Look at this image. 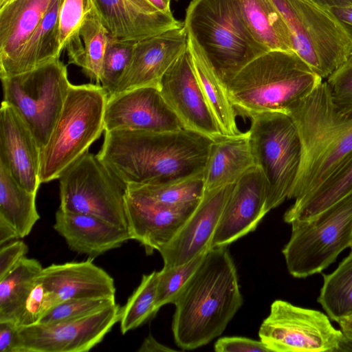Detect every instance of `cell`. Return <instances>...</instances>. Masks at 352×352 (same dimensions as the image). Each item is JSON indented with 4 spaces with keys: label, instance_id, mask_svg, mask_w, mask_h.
Here are the masks:
<instances>
[{
    "label": "cell",
    "instance_id": "obj_35",
    "mask_svg": "<svg viewBox=\"0 0 352 352\" xmlns=\"http://www.w3.org/2000/svg\"><path fill=\"white\" fill-rule=\"evenodd\" d=\"M126 186H131L154 201L169 207L198 201L204 192L203 175L163 185Z\"/></svg>",
    "mask_w": 352,
    "mask_h": 352
},
{
    "label": "cell",
    "instance_id": "obj_26",
    "mask_svg": "<svg viewBox=\"0 0 352 352\" xmlns=\"http://www.w3.org/2000/svg\"><path fill=\"white\" fill-rule=\"evenodd\" d=\"M56 0H12L0 8V63L23 45Z\"/></svg>",
    "mask_w": 352,
    "mask_h": 352
},
{
    "label": "cell",
    "instance_id": "obj_24",
    "mask_svg": "<svg viewBox=\"0 0 352 352\" xmlns=\"http://www.w3.org/2000/svg\"><path fill=\"white\" fill-rule=\"evenodd\" d=\"M61 2L56 0L23 45L0 63V77L25 73L60 58L58 16Z\"/></svg>",
    "mask_w": 352,
    "mask_h": 352
},
{
    "label": "cell",
    "instance_id": "obj_25",
    "mask_svg": "<svg viewBox=\"0 0 352 352\" xmlns=\"http://www.w3.org/2000/svg\"><path fill=\"white\" fill-rule=\"evenodd\" d=\"M254 166L248 131L212 141L203 173L204 190L233 184Z\"/></svg>",
    "mask_w": 352,
    "mask_h": 352
},
{
    "label": "cell",
    "instance_id": "obj_37",
    "mask_svg": "<svg viewBox=\"0 0 352 352\" xmlns=\"http://www.w3.org/2000/svg\"><path fill=\"white\" fill-rule=\"evenodd\" d=\"M116 303L111 298H74L65 300L48 310L38 323L50 324L83 318Z\"/></svg>",
    "mask_w": 352,
    "mask_h": 352
},
{
    "label": "cell",
    "instance_id": "obj_9",
    "mask_svg": "<svg viewBox=\"0 0 352 352\" xmlns=\"http://www.w3.org/2000/svg\"><path fill=\"white\" fill-rule=\"evenodd\" d=\"M290 32L294 52L322 79L352 54V41L331 14L312 0H272Z\"/></svg>",
    "mask_w": 352,
    "mask_h": 352
},
{
    "label": "cell",
    "instance_id": "obj_31",
    "mask_svg": "<svg viewBox=\"0 0 352 352\" xmlns=\"http://www.w3.org/2000/svg\"><path fill=\"white\" fill-rule=\"evenodd\" d=\"M36 195L22 188L0 165V220L10 225L19 238H24L40 219Z\"/></svg>",
    "mask_w": 352,
    "mask_h": 352
},
{
    "label": "cell",
    "instance_id": "obj_6",
    "mask_svg": "<svg viewBox=\"0 0 352 352\" xmlns=\"http://www.w3.org/2000/svg\"><path fill=\"white\" fill-rule=\"evenodd\" d=\"M108 93L98 84H71L47 144L41 149V184L58 179L104 131Z\"/></svg>",
    "mask_w": 352,
    "mask_h": 352
},
{
    "label": "cell",
    "instance_id": "obj_39",
    "mask_svg": "<svg viewBox=\"0 0 352 352\" xmlns=\"http://www.w3.org/2000/svg\"><path fill=\"white\" fill-rule=\"evenodd\" d=\"M91 8L89 0H62L58 16L61 52L69 39L79 30Z\"/></svg>",
    "mask_w": 352,
    "mask_h": 352
},
{
    "label": "cell",
    "instance_id": "obj_11",
    "mask_svg": "<svg viewBox=\"0 0 352 352\" xmlns=\"http://www.w3.org/2000/svg\"><path fill=\"white\" fill-rule=\"evenodd\" d=\"M63 211L89 214L127 230L126 185L89 151L58 178Z\"/></svg>",
    "mask_w": 352,
    "mask_h": 352
},
{
    "label": "cell",
    "instance_id": "obj_38",
    "mask_svg": "<svg viewBox=\"0 0 352 352\" xmlns=\"http://www.w3.org/2000/svg\"><path fill=\"white\" fill-rule=\"evenodd\" d=\"M135 41L110 36L104 55L100 85L109 95L113 94L131 56Z\"/></svg>",
    "mask_w": 352,
    "mask_h": 352
},
{
    "label": "cell",
    "instance_id": "obj_28",
    "mask_svg": "<svg viewBox=\"0 0 352 352\" xmlns=\"http://www.w3.org/2000/svg\"><path fill=\"white\" fill-rule=\"evenodd\" d=\"M188 47L191 53L197 81L222 134L226 137H237L242 135L243 132L237 126V114L230 100L226 86L188 38Z\"/></svg>",
    "mask_w": 352,
    "mask_h": 352
},
{
    "label": "cell",
    "instance_id": "obj_32",
    "mask_svg": "<svg viewBox=\"0 0 352 352\" xmlns=\"http://www.w3.org/2000/svg\"><path fill=\"white\" fill-rule=\"evenodd\" d=\"M43 268L37 260L25 256L0 280V322H13L16 324Z\"/></svg>",
    "mask_w": 352,
    "mask_h": 352
},
{
    "label": "cell",
    "instance_id": "obj_27",
    "mask_svg": "<svg viewBox=\"0 0 352 352\" xmlns=\"http://www.w3.org/2000/svg\"><path fill=\"white\" fill-rule=\"evenodd\" d=\"M109 38L110 34L91 7L65 48L69 63L80 67L85 76L98 85Z\"/></svg>",
    "mask_w": 352,
    "mask_h": 352
},
{
    "label": "cell",
    "instance_id": "obj_8",
    "mask_svg": "<svg viewBox=\"0 0 352 352\" xmlns=\"http://www.w3.org/2000/svg\"><path fill=\"white\" fill-rule=\"evenodd\" d=\"M290 224L282 250L289 273L304 278L322 272L352 248V192L315 217Z\"/></svg>",
    "mask_w": 352,
    "mask_h": 352
},
{
    "label": "cell",
    "instance_id": "obj_23",
    "mask_svg": "<svg viewBox=\"0 0 352 352\" xmlns=\"http://www.w3.org/2000/svg\"><path fill=\"white\" fill-rule=\"evenodd\" d=\"M54 228L72 250L93 257L117 248L131 239L127 230L92 215L65 212L59 208L56 212Z\"/></svg>",
    "mask_w": 352,
    "mask_h": 352
},
{
    "label": "cell",
    "instance_id": "obj_42",
    "mask_svg": "<svg viewBox=\"0 0 352 352\" xmlns=\"http://www.w3.org/2000/svg\"><path fill=\"white\" fill-rule=\"evenodd\" d=\"M217 352H270L261 340H255L245 337H223L214 344Z\"/></svg>",
    "mask_w": 352,
    "mask_h": 352
},
{
    "label": "cell",
    "instance_id": "obj_52",
    "mask_svg": "<svg viewBox=\"0 0 352 352\" xmlns=\"http://www.w3.org/2000/svg\"><path fill=\"white\" fill-rule=\"evenodd\" d=\"M2 0H0V1H1Z\"/></svg>",
    "mask_w": 352,
    "mask_h": 352
},
{
    "label": "cell",
    "instance_id": "obj_30",
    "mask_svg": "<svg viewBox=\"0 0 352 352\" xmlns=\"http://www.w3.org/2000/svg\"><path fill=\"white\" fill-rule=\"evenodd\" d=\"M241 6L250 30L269 51L294 52L290 32L272 0H241Z\"/></svg>",
    "mask_w": 352,
    "mask_h": 352
},
{
    "label": "cell",
    "instance_id": "obj_4",
    "mask_svg": "<svg viewBox=\"0 0 352 352\" xmlns=\"http://www.w3.org/2000/svg\"><path fill=\"white\" fill-rule=\"evenodd\" d=\"M296 53L273 50L244 67L226 85L237 115L289 112L321 82Z\"/></svg>",
    "mask_w": 352,
    "mask_h": 352
},
{
    "label": "cell",
    "instance_id": "obj_47",
    "mask_svg": "<svg viewBox=\"0 0 352 352\" xmlns=\"http://www.w3.org/2000/svg\"><path fill=\"white\" fill-rule=\"evenodd\" d=\"M19 239L16 230L8 223L0 220V244L3 245L8 241Z\"/></svg>",
    "mask_w": 352,
    "mask_h": 352
},
{
    "label": "cell",
    "instance_id": "obj_40",
    "mask_svg": "<svg viewBox=\"0 0 352 352\" xmlns=\"http://www.w3.org/2000/svg\"><path fill=\"white\" fill-rule=\"evenodd\" d=\"M326 82L336 106L344 112L352 113V54Z\"/></svg>",
    "mask_w": 352,
    "mask_h": 352
},
{
    "label": "cell",
    "instance_id": "obj_49",
    "mask_svg": "<svg viewBox=\"0 0 352 352\" xmlns=\"http://www.w3.org/2000/svg\"><path fill=\"white\" fill-rule=\"evenodd\" d=\"M157 10L164 13H172L170 11V0H147Z\"/></svg>",
    "mask_w": 352,
    "mask_h": 352
},
{
    "label": "cell",
    "instance_id": "obj_33",
    "mask_svg": "<svg viewBox=\"0 0 352 352\" xmlns=\"http://www.w3.org/2000/svg\"><path fill=\"white\" fill-rule=\"evenodd\" d=\"M331 274H323L318 302L329 318L338 323L352 318V248Z\"/></svg>",
    "mask_w": 352,
    "mask_h": 352
},
{
    "label": "cell",
    "instance_id": "obj_16",
    "mask_svg": "<svg viewBox=\"0 0 352 352\" xmlns=\"http://www.w3.org/2000/svg\"><path fill=\"white\" fill-rule=\"evenodd\" d=\"M199 201L169 207L126 186L124 208L130 239L140 242L147 254L159 252L176 235Z\"/></svg>",
    "mask_w": 352,
    "mask_h": 352
},
{
    "label": "cell",
    "instance_id": "obj_19",
    "mask_svg": "<svg viewBox=\"0 0 352 352\" xmlns=\"http://www.w3.org/2000/svg\"><path fill=\"white\" fill-rule=\"evenodd\" d=\"M266 182L254 166L234 183L212 238L211 248L229 245L254 230L265 210Z\"/></svg>",
    "mask_w": 352,
    "mask_h": 352
},
{
    "label": "cell",
    "instance_id": "obj_48",
    "mask_svg": "<svg viewBox=\"0 0 352 352\" xmlns=\"http://www.w3.org/2000/svg\"><path fill=\"white\" fill-rule=\"evenodd\" d=\"M320 6L328 10L332 7L352 6V0H312Z\"/></svg>",
    "mask_w": 352,
    "mask_h": 352
},
{
    "label": "cell",
    "instance_id": "obj_3",
    "mask_svg": "<svg viewBox=\"0 0 352 352\" xmlns=\"http://www.w3.org/2000/svg\"><path fill=\"white\" fill-rule=\"evenodd\" d=\"M300 139V168L289 199L297 201L315 191L352 153V113L333 102L326 81L288 114Z\"/></svg>",
    "mask_w": 352,
    "mask_h": 352
},
{
    "label": "cell",
    "instance_id": "obj_41",
    "mask_svg": "<svg viewBox=\"0 0 352 352\" xmlns=\"http://www.w3.org/2000/svg\"><path fill=\"white\" fill-rule=\"evenodd\" d=\"M47 311L45 290L37 278L25 301L16 325L22 327L37 324Z\"/></svg>",
    "mask_w": 352,
    "mask_h": 352
},
{
    "label": "cell",
    "instance_id": "obj_50",
    "mask_svg": "<svg viewBox=\"0 0 352 352\" xmlns=\"http://www.w3.org/2000/svg\"><path fill=\"white\" fill-rule=\"evenodd\" d=\"M338 324L345 336L352 340V318L343 320Z\"/></svg>",
    "mask_w": 352,
    "mask_h": 352
},
{
    "label": "cell",
    "instance_id": "obj_22",
    "mask_svg": "<svg viewBox=\"0 0 352 352\" xmlns=\"http://www.w3.org/2000/svg\"><path fill=\"white\" fill-rule=\"evenodd\" d=\"M92 261L52 264L43 268L37 278L45 290L47 311L70 298H115L113 278Z\"/></svg>",
    "mask_w": 352,
    "mask_h": 352
},
{
    "label": "cell",
    "instance_id": "obj_43",
    "mask_svg": "<svg viewBox=\"0 0 352 352\" xmlns=\"http://www.w3.org/2000/svg\"><path fill=\"white\" fill-rule=\"evenodd\" d=\"M28 245L22 241H16L1 245L0 280L10 273L25 256Z\"/></svg>",
    "mask_w": 352,
    "mask_h": 352
},
{
    "label": "cell",
    "instance_id": "obj_13",
    "mask_svg": "<svg viewBox=\"0 0 352 352\" xmlns=\"http://www.w3.org/2000/svg\"><path fill=\"white\" fill-rule=\"evenodd\" d=\"M120 310L115 303L76 320L18 327L13 352L88 351L119 322Z\"/></svg>",
    "mask_w": 352,
    "mask_h": 352
},
{
    "label": "cell",
    "instance_id": "obj_14",
    "mask_svg": "<svg viewBox=\"0 0 352 352\" xmlns=\"http://www.w3.org/2000/svg\"><path fill=\"white\" fill-rule=\"evenodd\" d=\"M159 89L184 129L212 141L224 137L197 81L188 47L162 76Z\"/></svg>",
    "mask_w": 352,
    "mask_h": 352
},
{
    "label": "cell",
    "instance_id": "obj_34",
    "mask_svg": "<svg viewBox=\"0 0 352 352\" xmlns=\"http://www.w3.org/2000/svg\"><path fill=\"white\" fill-rule=\"evenodd\" d=\"M157 271L143 275L138 287L120 307L119 322L122 334L135 329L157 314Z\"/></svg>",
    "mask_w": 352,
    "mask_h": 352
},
{
    "label": "cell",
    "instance_id": "obj_7",
    "mask_svg": "<svg viewBox=\"0 0 352 352\" xmlns=\"http://www.w3.org/2000/svg\"><path fill=\"white\" fill-rule=\"evenodd\" d=\"M250 119L249 142L254 164L265 179L268 212L289 198L300 168L301 142L297 128L287 113L264 112Z\"/></svg>",
    "mask_w": 352,
    "mask_h": 352
},
{
    "label": "cell",
    "instance_id": "obj_17",
    "mask_svg": "<svg viewBox=\"0 0 352 352\" xmlns=\"http://www.w3.org/2000/svg\"><path fill=\"white\" fill-rule=\"evenodd\" d=\"M233 184L204 190L197 206L160 253L164 267L184 264L211 248L215 230Z\"/></svg>",
    "mask_w": 352,
    "mask_h": 352
},
{
    "label": "cell",
    "instance_id": "obj_44",
    "mask_svg": "<svg viewBox=\"0 0 352 352\" xmlns=\"http://www.w3.org/2000/svg\"><path fill=\"white\" fill-rule=\"evenodd\" d=\"M17 325L13 322H0V351L13 352L16 340Z\"/></svg>",
    "mask_w": 352,
    "mask_h": 352
},
{
    "label": "cell",
    "instance_id": "obj_36",
    "mask_svg": "<svg viewBox=\"0 0 352 352\" xmlns=\"http://www.w3.org/2000/svg\"><path fill=\"white\" fill-rule=\"evenodd\" d=\"M208 251L201 253L184 264L169 268L163 267L157 272L155 300L157 310L166 304H174L182 288L199 267Z\"/></svg>",
    "mask_w": 352,
    "mask_h": 352
},
{
    "label": "cell",
    "instance_id": "obj_1",
    "mask_svg": "<svg viewBox=\"0 0 352 352\" xmlns=\"http://www.w3.org/2000/svg\"><path fill=\"white\" fill-rule=\"evenodd\" d=\"M212 140L185 129L104 131L97 153L126 185H163L203 175Z\"/></svg>",
    "mask_w": 352,
    "mask_h": 352
},
{
    "label": "cell",
    "instance_id": "obj_45",
    "mask_svg": "<svg viewBox=\"0 0 352 352\" xmlns=\"http://www.w3.org/2000/svg\"><path fill=\"white\" fill-rule=\"evenodd\" d=\"M352 41V6L328 9Z\"/></svg>",
    "mask_w": 352,
    "mask_h": 352
},
{
    "label": "cell",
    "instance_id": "obj_2",
    "mask_svg": "<svg viewBox=\"0 0 352 352\" xmlns=\"http://www.w3.org/2000/svg\"><path fill=\"white\" fill-rule=\"evenodd\" d=\"M228 246L208 250L174 302L173 334L184 350L197 349L219 336L243 304Z\"/></svg>",
    "mask_w": 352,
    "mask_h": 352
},
{
    "label": "cell",
    "instance_id": "obj_21",
    "mask_svg": "<svg viewBox=\"0 0 352 352\" xmlns=\"http://www.w3.org/2000/svg\"><path fill=\"white\" fill-rule=\"evenodd\" d=\"M89 1L110 36L120 40L138 41L184 25L147 0Z\"/></svg>",
    "mask_w": 352,
    "mask_h": 352
},
{
    "label": "cell",
    "instance_id": "obj_51",
    "mask_svg": "<svg viewBox=\"0 0 352 352\" xmlns=\"http://www.w3.org/2000/svg\"><path fill=\"white\" fill-rule=\"evenodd\" d=\"M12 0H2L0 1V8L10 3Z\"/></svg>",
    "mask_w": 352,
    "mask_h": 352
},
{
    "label": "cell",
    "instance_id": "obj_5",
    "mask_svg": "<svg viewBox=\"0 0 352 352\" xmlns=\"http://www.w3.org/2000/svg\"><path fill=\"white\" fill-rule=\"evenodd\" d=\"M184 27L226 87L248 63L269 51L250 30L241 0H192Z\"/></svg>",
    "mask_w": 352,
    "mask_h": 352
},
{
    "label": "cell",
    "instance_id": "obj_20",
    "mask_svg": "<svg viewBox=\"0 0 352 352\" xmlns=\"http://www.w3.org/2000/svg\"><path fill=\"white\" fill-rule=\"evenodd\" d=\"M41 147L19 113L2 101L0 109V165L24 189L36 194Z\"/></svg>",
    "mask_w": 352,
    "mask_h": 352
},
{
    "label": "cell",
    "instance_id": "obj_18",
    "mask_svg": "<svg viewBox=\"0 0 352 352\" xmlns=\"http://www.w3.org/2000/svg\"><path fill=\"white\" fill-rule=\"evenodd\" d=\"M187 47L184 25L135 41L113 94L144 87L159 89L162 76Z\"/></svg>",
    "mask_w": 352,
    "mask_h": 352
},
{
    "label": "cell",
    "instance_id": "obj_15",
    "mask_svg": "<svg viewBox=\"0 0 352 352\" xmlns=\"http://www.w3.org/2000/svg\"><path fill=\"white\" fill-rule=\"evenodd\" d=\"M104 131L114 130L174 131L180 121L157 87H144L108 96Z\"/></svg>",
    "mask_w": 352,
    "mask_h": 352
},
{
    "label": "cell",
    "instance_id": "obj_10",
    "mask_svg": "<svg viewBox=\"0 0 352 352\" xmlns=\"http://www.w3.org/2000/svg\"><path fill=\"white\" fill-rule=\"evenodd\" d=\"M1 80L3 100L19 113L41 149L49 140L71 85L66 65L57 58Z\"/></svg>",
    "mask_w": 352,
    "mask_h": 352
},
{
    "label": "cell",
    "instance_id": "obj_46",
    "mask_svg": "<svg viewBox=\"0 0 352 352\" xmlns=\"http://www.w3.org/2000/svg\"><path fill=\"white\" fill-rule=\"evenodd\" d=\"M176 350L162 344L157 342L151 334L142 342L138 352H170Z\"/></svg>",
    "mask_w": 352,
    "mask_h": 352
},
{
    "label": "cell",
    "instance_id": "obj_12",
    "mask_svg": "<svg viewBox=\"0 0 352 352\" xmlns=\"http://www.w3.org/2000/svg\"><path fill=\"white\" fill-rule=\"evenodd\" d=\"M329 319L320 311L276 300L258 337L270 352H337L345 336Z\"/></svg>",
    "mask_w": 352,
    "mask_h": 352
},
{
    "label": "cell",
    "instance_id": "obj_29",
    "mask_svg": "<svg viewBox=\"0 0 352 352\" xmlns=\"http://www.w3.org/2000/svg\"><path fill=\"white\" fill-rule=\"evenodd\" d=\"M352 192V153L315 191L294 201L285 212V222L309 219Z\"/></svg>",
    "mask_w": 352,
    "mask_h": 352
}]
</instances>
